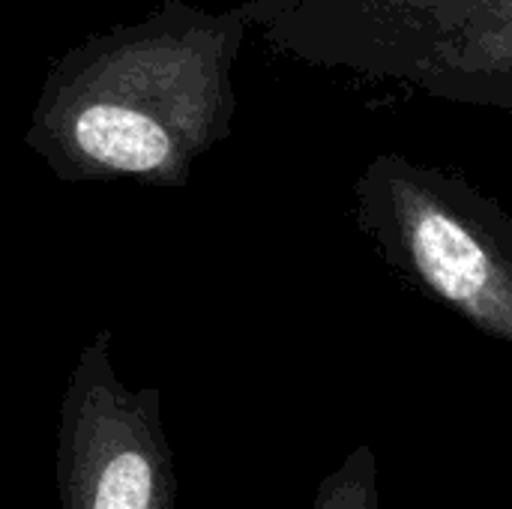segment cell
<instances>
[{
  "label": "cell",
  "instance_id": "1",
  "mask_svg": "<svg viewBox=\"0 0 512 509\" xmlns=\"http://www.w3.org/2000/svg\"><path fill=\"white\" fill-rule=\"evenodd\" d=\"M234 96L213 30H138L78 51L45 84L27 132L63 180L183 186L225 138Z\"/></svg>",
  "mask_w": 512,
  "mask_h": 509
},
{
  "label": "cell",
  "instance_id": "2",
  "mask_svg": "<svg viewBox=\"0 0 512 509\" xmlns=\"http://www.w3.org/2000/svg\"><path fill=\"white\" fill-rule=\"evenodd\" d=\"M357 222L426 297L512 345V216L495 198L384 153L357 180Z\"/></svg>",
  "mask_w": 512,
  "mask_h": 509
},
{
  "label": "cell",
  "instance_id": "3",
  "mask_svg": "<svg viewBox=\"0 0 512 509\" xmlns=\"http://www.w3.org/2000/svg\"><path fill=\"white\" fill-rule=\"evenodd\" d=\"M60 509H177L174 450L156 387H126L111 363V330L78 354L60 402Z\"/></svg>",
  "mask_w": 512,
  "mask_h": 509
},
{
  "label": "cell",
  "instance_id": "4",
  "mask_svg": "<svg viewBox=\"0 0 512 509\" xmlns=\"http://www.w3.org/2000/svg\"><path fill=\"white\" fill-rule=\"evenodd\" d=\"M309 509H384L378 489V459L372 447L351 450L336 471H330L315 492Z\"/></svg>",
  "mask_w": 512,
  "mask_h": 509
},
{
  "label": "cell",
  "instance_id": "5",
  "mask_svg": "<svg viewBox=\"0 0 512 509\" xmlns=\"http://www.w3.org/2000/svg\"><path fill=\"white\" fill-rule=\"evenodd\" d=\"M501 21H504V39L512 42V0H507V9H504Z\"/></svg>",
  "mask_w": 512,
  "mask_h": 509
}]
</instances>
